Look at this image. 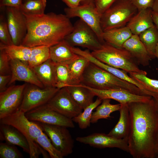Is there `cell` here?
<instances>
[{"mask_svg":"<svg viewBox=\"0 0 158 158\" xmlns=\"http://www.w3.org/2000/svg\"><path fill=\"white\" fill-rule=\"evenodd\" d=\"M130 127L129 152L134 158H155L154 142L158 130V114L153 98L128 104Z\"/></svg>","mask_w":158,"mask_h":158,"instance_id":"cell-1","label":"cell"},{"mask_svg":"<svg viewBox=\"0 0 158 158\" xmlns=\"http://www.w3.org/2000/svg\"><path fill=\"white\" fill-rule=\"evenodd\" d=\"M23 14L27 28L22 44L25 46L50 47L64 39L73 29V25L65 14L53 12L41 15Z\"/></svg>","mask_w":158,"mask_h":158,"instance_id":"cell-2","label":"cell"},{"mask_svg":"<svg viewBox=\"0 0 158 158\" xmlns=\"http://www.w3.org/2000/svg\"><path fill=\"white\" fill-rule=\"evenodd\" d=\"M81 84L96 89H120L145 95L135 85L121 79L90 62L83 76Z\"/></svg>","mask_w":158,"mask_h":158,"instance_id":"cell-3","label":"cell"},{"mask_svg":"<svg viewBox=\"0 0 158 158\" xmlns=\"http://www.w3.org/2000/svg\"><path fill=\"white\" fill-rule=\"evenodd\" d=\"M92 55L101 62L128 73L136 72L147 75L140 69L138 64L130 54L123 48L114 46L105 42L98 49L92 51Z\"/></svg>","mask_w":158,"mask_h":158,"instance_id":"cell-4","label":"cell"},{"mask_svg":"<svg viewBox=\"0 0 158 158\" xmlns=\"http://www.w3.org/2000/svg\"><path fill=\"white\" fill-rule=\"evenodd\" d=\"M0 124L12 126L24 135L29 144L30 158H38L41 154L43 157H49L43 148L35 141L36 139L43 133V131L37 123L29 120L25 113L18 110L10 115L0 118Z\"/></svg>","mask_w":158,"mask_h":158,"instance_id":"cell-5","label":"cell"},{"mask_svg":"<svg viewBox=\"0 0 158 158\" xmlns=\"http://www.w3.org/2000/svg\"><path fill=\"white\" fill-rule=\"evenodd\" d=\"M138 11L129 0H116L101 16L103 31L126 26Z\"/></svg>","mask_w":158,"mask_h":158,"instance_id":"cell-6","label":"cell"},{"mask_svg":"<svg viewBox=\"0 0 158 158\" xmlns=\"http://www.w3.org/2000/svg\"><path fill=\"white\" fill-rule=\"evenodd\" d=\"M64 39L72 47H85L92 51L99 49L103 43L92 29L80 19L75 23L72 31Z\"/></svg>","mask_w":158,"mask_h":158,"instance_id":"cell-7","label":"cell"},{"mask_svg":"<svg viewBox=\"0 0 158 158\" xmlns=\"http://www.w3.org/2000/svg\"><path fill=\"white\" fill-rule=\"evenodd\" d=\"M60 89L54 87L41 88L26 85L18 110L25 113L47 104Z\"/></svg>","mask_w":158,"mask_h":158,"instance_id":"cell-8","label":"cell"},{"mask_svg":"<svg viewBox=\"0 0 158 158\" xmlns=\"http://www.w3.org/2000/svg\"><path fill=\"white\" fill-rule=\"evenodd\" d=\"M35 122L40 126L49 138L54 147L63 157L67 156L73 152L74 141L68 128Z\"/></svg>","mask_w":158,"mask_h":158,"instance_id":"cell-9","label":"cell"},{"mask_svg":"<svg viewBox=\"0 0 158 158\" xmlns=\"http://www.w3.org/2000/svg\"><path fill=\"white\" fill-rule=\"evenodd\" d=\"M64 11L69 18H79L92 29L102 43L105 42L101 25V16L97 12L94 3L80 5L73 8L68 7L64 8Z\"/></svg>","mask_w":158,"mask_h":158,"instance_id":"cell-10","label":"cell"},{"mask_svg":"<svg viewBox=\"0 0 158 158\" xmlns=\"http://www.w3.org/2000/svg\"><path fill=\"white\" fill-rule=\"evenodd\" d=\"M46 104L51 110L71 119L83 110L72 98L66 87L60 89Z\"/></svg>","mask_w":158,"mask_h":158,"instance_id":"cell-11","label":"cell"},{"mask_svg":"<svg viewBox=\"0 0 158 158\" xmlns=\"http://www.w3.org/2000/svg\"><path fill=\"white\" fill-rule=\"evenodd\" d=\"M25 115L29 120L34 122L68 128L75 127L72 119L51 110L46 104L27 112Z\"/></svg>","mask_w":158,"mask_h":158,"instance_id":"cell-12","label":"cell"},{"mask_svg":"<svg viewBox=\"0 0 158 158\" xmlns=\"http://www.w3.org/2000/svg\"><path fill=\"white\" fill-rule=\"evenodd\" d=\"M26 85H13L0 92V119L18 110Z\"/></svg>","mask_w":158,"mask_h":158,"instance_id":"cell-13","label":"cell"},{"mask_svg":"<svg viewBox=\"0 0 158 158\" xmlns=\"http://www.w3.org/2000/svg\"><path fill=\"white\" fill-rule=\"evenodd\" d=\"M6 12L8 27L13 44L21 45L27 32L25 17L17 8L7 7Z\"/></svg>","mask_w":158,"mask_h":158,"instance_id":"cell-14","label":"cell"},{"mask_svg":"<svg viewBox=\"0 0 158 158\" xmlns=\"http://www.w3.org/2000/svg\"><path fill=\"white\" fill-rule=\"evenodd\" d=\"M80 143L97 148H116L129 152L127 139H118L104 133H95L76 138Z\"/></svg>","mask_w":158,"mask_h":158,"instance_id":"cell-15","label":"cell"},{"mask_svg":"<svg viewBox=\"0 0 158 158\" xmlns=\"http://www.w3.org/2000/svg\"><path fill=\"white\" fill-rule=\"evenodd\" d=\"M85 86L89 89L95 96L102 100L105 99H113L118 102L121 104H127L135 102H146L152 98L151 97L149 96L135 94L123 90H101Z\"/></svg>","mask_w":158,"mask_h":158,"instance_id":"cell-16","label":"cell"},{"mask_svg":"<svg viewBox=\"0 0 158 158\" xmlns=\"http://www.w3.org/2000/svg\"><path fill=\"white\" fill-rule=\"evenodd\" d=\"M11 78L8 85L16 81H23L41 88L44 87L28 63L17 59L10 60Z\"/></svg>","mask_w":158,"mask_h":158,"instance_id":"cell-17","label":"cell"},{"mask_svg":"<svg viewBox=\"0 0 158 158\" xmlns=\"http://www.w3.org/2000/svg\"><path fill=\"white\" fill-rule=\"evenodd\" d=\"M122 48L130 54L139 65L144 66L149 65L152 59L138 35L133 34L123 44Z\"/></svg>","mask_w":158,"mask_h":158,"instance_id":"cell-18","label":"cell"},{"mask_svg":"<svg viewBox=\"0 0 158 158\" xmlns=\"http://www.w3.org/2000/svg\"><path fill=\"white\" fill-rule=\"evenodd\" d=\"M73 47L64 39L49 47L50 59L56 63L67 65L77 59Z\"/></svg>","mask_w":158,"mask_h":158,"instance_id":"cell-19","label":"cell"},{"mask_svg":"<svg viewBox=\"0 0 158 158\" xmlns=\"http://www.w3.org/2000/svg\"><path fill=\"white\" fill-rule=\"evenodd\" d=\"M152 12L151 8L142 10L138 11L132 18L126 26L133 35H138L154 25L153 20Z\"/></svg>","mask_w":158,"mask_h":158,"instance_id":"cell-20","label":"cell"},{"mask_svg":"<svg viewBox=\"0 0 158 158\" xmlns=\"http://www.w3.org/2000/svg\"><path fill=\"white\" fill-rule=\"evenodd\" d=\"M32 68L44 87H56V63L50 59Z\"/></svg>","mask_w":158,"mask_h":158,"instance_id":"cell-21","label":"cell"},{"mask_svg":"<svg viewBox=\"0 0 158 158\" xmlns=\"http://www.w3.org/2000/svg\"><path fill=\"white\" fill-rule=\"evenodd\" d=\"M118 121L108 134L118 139H127L130 127V118L128 104H121Z\"/></svg>","mask_w":158,"mask_h":158,"instance_id":"cell-22","label":"cell"},{"mask_svg":"<svg viewBox=\"0 0 158 158\" xmlns=\"http://www.w3.org/2000/svg\"><path fill=\"white\" fill-rule=\"evenodd\" d=\"M0 129L1 137L7 142L18 146L24 152L29 153L30 149L28 142L25 137L18 130L12 126L4 124H0Z\"/></svg>","mask_w":158,"mask_h":158,"instance_id":"cell-23","label":"cell"},{"mask_svg":"<svg viewBox=\"0 0 158 158\" xmlns=\"http://www.w3.org/2000/svg\"><path fill=\"white\" fill-rule=\"evenodd\" d=\"M66 87L72 98L83 110L94 102L95 95L83 85L80 84Z\"/></svg>","mask_w":158,"mask_h":158,"instance_id":"cell-24","label":"cell"},{"mask_svg":"<svg viewBox=\"0 0 158 158\" xmlns=\"http://www.w3.org/2000/svg\"><path fill=\"white\" fill-rule=\"evenodd\" d=\"M133 35L126 25L104 32L103 38L105 42L116 47L122 48L123 44Z\"/></svg>","mask_w":158,"mask_h":158,"instance_id":"cell-25","label":"cell"},{"mask_svg":"<svg viewBox=\"0 0 158 158\" xmlns=\"http://www.w3.org/2000/svg\"><path fill=\"white\" fill-rule=\"evenodd\" d=\"M110 102V99H102L101 104L96 108L95 111L92 113L91 123H96L102 119H108L111 117L110 114L111 113L119 111L121 107V104L120 103L112 104Z\"/></svg>","mask_w":158,"mask_h":158,"instance_id":"cell-26","label":"cell"},{"mask_svg":"<svg viewBox=\"0 0 158 158\" xmlns=\"http://www.w3.org/2000/svg\"><path fill=\"white\" fill-rule=\"evenodd\" d=\"M0 49L5 51L11 60H18L28 64L32 47L22 44L17 45L13 44L7 45L0 42Z\"/></svg>","mask_w":158,"mask_h":158,"instance_id":"cell-27","label":"cell"},{"mask_svg":"<svg viewBox=\"0 0 158 158\" xmlns=\"http://www.w3.org/2000/svg\"><path fill=\"white\" fill-rule=\"evenodd\" d=\"M151 59L155 58L156 48L158 43V30L154 25L139 35Z\"/></svg>","mask_w":158,"mask_h":158,"instance_id":"cell-28","label":"cell"},{"mask_svg":"<svg viewBox=\"0 0 158 158\" xmlns=\"http://www.w3.org/2000/svg\"><path fill=\"white\" fill-rule=\"evenodd\" d=\"M90 62L86 58L79 55L77 59L67 65L75 85L81 84L84 72Z\"/></svg>","mask_w":158,"mask_h":158,"instance_id":"cell-29","label":"cell"},{"mask_svg":"<svg viewBox=\"0 0 158 158\" xmlns=\"http://www.w3.org/2000/svg\"><path fill=\"white\" fill-rule=\"evenodd\" d=\"M129 74L131 77L144 87L147 95L154 99H158V80L150 78L147 75L138 73L130 72Z\"/></svg>","mask_w":158,"mask_h":158,"instance_id":"cell-30","label":"cell"},{"mask_svg":"<svg viewBox=\"0 0 158 158\" xmlns=\"http://www.w3.org/2000/svg\"><path fill=\"white\" fill-rule=\"evenodd\" d=\"M50 59L49 47L39 46L32 47L28 64L32 68Z\"/></svg>","mask_w":158,"mask_h":158,"instance_id":"cell-31","label":"cell"},{"mask_svg":"<svg viewBox=\"0 0 158 158\" xmlns=\"http://www.w3.org/2000/svg\"><path fill=\"white\" fill-rule=\"evenodd\" d=\"M102 100L97 97L95 101L84 109L83 112L72 119L78 123L81 129H85L90 126L93 111L102 102Z\"/></svg>","mask_w":158,"mask_h":158,"instance_id":"cell-32","label":"cell"},{"mask_svg":"<svg viewBox=\"0 0 158 158\" xmlns=\"http://www.w3.org/2000/svg\"><path fill=\"white\" fill-rule=\"evenodd\" d=\"M96 65L110 73L119 78L131 83L139 88L145 95H147L144 87L127 74V72L121 69L116 68L104 63L100 61L96 62Z\"/></svg>","mask_w":158,"mask_h":158,"instance_id":"cell-33","label":"cell"},{"mask_svg":"<svg viewBox=\"0 0 158 158\" xmlns=\"http://www.w3.org/2000/svg\"><path fill=\"white\" fill-rule=\"evenodd\" d=\"M46 4V0H25L19 9L25 14L41 15L44 13Z\"/></svg>","mask_w":158,"mask_h":158,"instance_id":"cell-34","label":"cell"},{"mask_svg":"<svg viewBox=\"0 0 158 158\" xmlns=\"http://www.w3.org/2000/svg\"><path fill=\"white\" fill-rule=\"evenodd\" d=\"M75 85L70 75L67 65L56 63V87L59 89Z\"/></svg>","mask_w":158,"mask_h":158,"instance_id":"cell-35","label":"cell"},{"mask_svg":"<svg viewBox=\"0 0 158 158\" xmlns=\"http://www.w3.org/2000/svg\"><path fill=\"white\" fill-rule=\"evenodd\" d=\"M36 142L47 152L51 158H62L63 157L52 144L48 136L43 132L36 140Z\"/></svg>","mask_w":158,"mask_h":158,"instance_id":"cell-36","label":"cell"},{"mask_svg":"<svg viewBox=\"0 0 158 158\" xmlns=\"http://www.w3.org/2000/svg\"><path fill=\"white\" fill-rule=\"evenodd\" d=\"M23 157L15 145L7 142L0 143V158H21Z\"/></svg>","mask_w":158,"mask_h":158,"instance_id":"cell-37","label":"cell"},{"mask_svg":"<svg viewBox=\"0 0 158 158\" xmlns=\"http://www.w3.org/2000/svg\"><path fill=\"white\" fill-rule=\"evenodd\" d=\"M0 40L1 42L6 45L13 44L7 20L2 15L0 16Z\"/></svg>","mask_w":158,"mask_h":158,"instance_id":"cell-38","label":"cell"},{"mask_svg":"<svg viewBox=\"0 0 158 158\" xmlns=\"http://www.w3.org/2000/svg\"><path fill=\"white\" fill-rule=\"evenodd\" d=\"M10 60L5 51L0 49V75H11Z\"/></svg>","mask_w":158,"mask_h":158,"instance_id":"cell-39","label":"cell"},{"mask_svg":"<svg viewBox=\"0 0 158 158\" xmlns=\"http://www.w3.org/2000/svg\"><path fill=\"white\" fill-rule=\"evenodd\" d=\"M116 0H95L94 4L97 12L101 16Z\"/></svg>","mask_w":158,"mask_h":158,"instance_id":"cell-40","label":"cell"},{"mask_svg":"<svg viewBox=\"0 0 158 158\" xmlns=\"http://www.w3.org/2000/svg\"><path fill=\"white\" fill-rule=\"evenodd\" d=\"M138 11L152 8L154 0H129Z\"/></svg>","mask_w":158,"mask_h":158,"instance_id":"cell-41","label":"cell"},{"mask_svg":"<svg viewBox=\"0 0 158 158\" xmlns=\"http://www.w3.org/2000/svg\"><path fill=\"white\" fill-rule=\"evenodd\" d=\"M23 0H0V6L13 7L19 9L21 6Z\"/></svg>","mask_w":158,"mask_h":158,"instance_id":"cell-42","label":"cell"},{"mask_svg":"<svg viewBox=\"0 0 158 158\" xmlns=\"http://www.w3.org/2000/svg\"><path fill=\"white\" fill-rule=\"evenodd\" d=\"M11 75H0V92H3L7 89L6 86L10 81Z\"/></svg>","mask_w":158,"mask_h":158,"instance_id":"cell-43","label":"cell"},{"mask_svg":"<svg viewBox=\"0 0 158 158\" xmlns=\"http://www.w3.org/2000/svg\"><path fill=\"white\" fill-rule=\"evenodd\" d=\"M68 7L74 8L80 5L81 0H62Z\"/></svg>","mask_w":158,"mask_h":158,"instance_id":"cell-44","label":"cell"},{"mask_svg":"<svg viewBox=\"0 0 158 158\" xmlns=\"http://www.w3.org/2000/svg\"><path fill=\"white\" fill-rule=\"evenodd\" d=\"M154 147L156 158H158V130L155 136Z\"/></svg>","mask_w":158,"mask_h":158,"instance_id":"cell-45","label":"cell"},{"mask_svg":"<svg viewBox=\"0 0 158 158\" xmlns=\"http://www.w3.org/2000/svg\"><path fill=\"white\" fill-rule=\"evenodd\" d=\"M152 16L153 23L158 30V13L152 11Z\"/></svg>","mask_w":158,"mask_h":158,"instance_id":"cell-46","label":"cell"},{"mask_svg":"<svg viewBox=\"0 0 158 158\" xmlns=\"http://www.w3.org/2000/svg\"><path fill=\"white\" fill-rule=\"evenodd\" d=\"M151 9L153 11L158 13V0H154Z\"/></svg>","mask_w":158,"mask_h":158,"instance_id":"cell-47","label":"cell"},{"mask_svg":"<svg viewBox=\"0 0 158 158\" xmlns=\"http://www.w3.org/2000/svg\"><path fill=\"white\" fill-rule=\"evenodd\" d=\"M95 0H81V5L88 4L92 3H94Z\"/></svg>","mask_w":158,"mask_h":158,"instance_id":"cell-48","label":"cell"},{"mask_svg":"<svg viewBox=\"0 0 158 158\" xmlns=\"http://www.w3.org/2000/svg\"><path fill=\"white\" fill-rule=\"evenodd\" d=\"M154 101V105L156 110L158 114V99H154L153 98Z\"/></svg>","mask_w":158,"mask_h":158,"instance_id":"cell-49","label":"cell"},{"mask_svg":"<svg viewBox=\"0 0 158 158\" xmlns=\"http://www.w3.org/2000/svg\"><path fill=\"white\" fill-rule=\"evenodd\" d=\"M155 56V58H157V59H158V43L156 48Z\"/></svg>","mask_w":158,"mask_h":158,"instance_id":"cell-50","label":"cell"}]
</instances>
